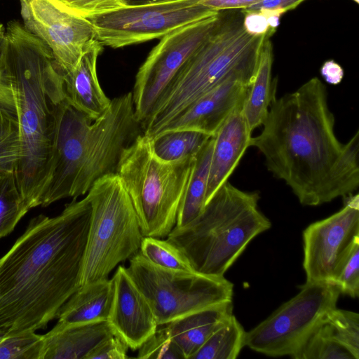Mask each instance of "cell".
<instances>
[{"label":"cell","mask_w":359,"mask_h":359,"mask_svg":"<svg viewBox=\"0 0 359 359\" xmlns=\"http://www.w3.org/2000/svg\"><path fill=\"white\" fill-rule=\"evenodd\" d=\"M245 332L233 314L212 332L191 359H235L245 346Z\"/></svg>","instance_id":"24"},{"label":"cell","mask_w":359,"mask_h":359,"mask_svg":"<svg viewBox=\"0 0 359 359\" xmlns=\"http://www.w3.org/2000/svg\"><path fill=\"white\" fill-rule=\"evenodd\" d=\"M23 26L50 49L63 74L72 71L96 39L93 24L60 0H20Z\"/></svg>","instance_id":"14"},{"label":"cell","mask_w":359,"mask_h":359,"mask_svg":"<svg viewBox=\"0 0 359 359\" xmlns=\"http://www.w3.org/2000/svg\"><path fill=\"white\" fill-rule=\"evenodd\" d=\"M112 297L111 279L81 285L61 308L57 322L83 324L107 321Z\"/></svg>","instance_id":"21"},{"label":"cell","mask_w":359,"mask_h":359,"mask_svg":"<svg viewBox=\"0 0 359 359\" xmlns=\"http://www.w3.org/2000/svg\"><path fill=\"white\" fill-rule=\"evenodd\" d=\"M102 50L103 45L95 39L88 46L76 67L63 74L67 101L93 121L102 116L111 104L97 74V58Z\"/></svg>","instance_id":"18"},{"label":"cell","mask_w":359,"mask_h":359,"mask_svg":"<svg viewBox=\"0 0 359 359\" xmlns=\"http://www.w3.org/2000/svg\"><path fill=\"white\" fill-rule=\"evenodd\" d=\"M238 107L224 122L213 137L205 204L228 181L248 147L252 131L242 111Z\"/></svg>","instance_id":"17"},{"label":"cell","mask_w":359,"mask_h":359,"mask_svg":"<svg viewBox=\"0 0 359 359\" xmlns=\"http://www.w3.org/2000/svg\"><path fill=\"white\" fill-rule=\"evenodd\" d=\"M320 74L327 83L337 85L343 79L344 69L337 62L331 60L323 65Z\"/></svg>","instance_id":"39"},{"label":"cell","mask_w":359,"mask_h":359,"mask_svg":"<svg viewBox=\"0 0 359 359\" xmlns=\"http://www.w3.org/2000/svg\"><path fill=\"white\" fill-rule=\"evenodd\" d=\"M126 343L114 334L101 341L89 354L88 359L128 358Z\"/></svg>","instance_id":"35"},{"label":"cell","mask_w":359,"mask_h":359,"mask_svg":"<svg viewBox=\"0 0 359 359\" xmlns=\"http://www.w3.org/2000/svg\"><path fill=\"white\" fill-rule=\"evenodd\" d=\"M233 315L232 301L195 311L164 325L185 359L192 356L212 332Z\"/></svg>","instance_id":"20"},{"label":"cell","mask_w":359,"mask_h":359,"mask_svg":"<svg viewBox=\"0 0 359 359\" xmlns=\"http://www.w3.org/2000/svg\"><path fill=\"white\" fill-rule=\"evenodd\" d=\"M219 12L200 0L123 5L87 19L103 46L118 48L161 39L172 30Z\"/></svg>","instance_id":"11"},{"label":"cell","mask_w":359,"mask_h":359,"mask_svg":"<svg viewBox=\"0 0 359 359\" xmlns=\"http://www.w3.org/2000/svg\"><path fill=\"white\" fill-rule=\"evenodd\" d=\"M273 62V46L270 38H267L260 48L255 74L242 107L252 131L264 123L272 97L276 93V81H271Z\"/></svg>","instance_id":"22"},{"label":"cell","mask_w":359,"mask_h":359,"mask_svg":"<svg viewBox=\"0 0 359 359\" xmlns=\"http://www.w3.org/2000/svg\"><path fill=\"white\" fill-rule=\"evenodd\" d=\"M4 32V28L3 25L0 23V42L3 34ZM0 104L5 106L15 111V103L12 91L6 81L3 73L0 67ZM16 113V112H15Z\"/></svg>","instance_id":"40"},{"label":"cell","mask_w":359,"mask_h":359,"mask_svg":"<svg viewBox=\"0 0 359 359\" xmlns=\"http://www.w3.org/2000/svg\"><path fill=\"white\" fill-rule=\"evenodd\" d=\"M359 242V195L344 198L343 208L309 225L303 232L306 282L334 283L339 270Z\"/></svg>","instance_id":"13"},{"label":"cell","mask_w":359,"mask_h":359,"mask_svg":"<svg viewBox=\"0 0 359 359\" xmlns=\"http://www.w3.org/2000/svg\"><path fill=\"white\" fill-rule=\"evenodd\" d=\"M87 196L91 212L80 286L108 279L118 264L140 251L144 237L131 200L116 173L97 180Z\"/></svg>","instance_id":"8"},{"label":"cell","mask_w":359,"mask_h":359,"mask_svg":"<svg viewBox=\"0 0 359 359\" xmlns=\"http://www.w3.org/2000/svg\"><path fill=\"white\" fill-rule=\"evenodd\" d=\"M175 0H123L124 5H137V4H144L151 3H159L171 1Z\"/></svg>","instance_id":"41"},{"label":"cell","mask_w":359,"mask_h":359,"mask_svg":"<svg viewBox=\"0 0 359 359\" xmlns=\"http://www.w3.org/2000/svg\"><path fill=\"white\" fill-rule=\"evenodd\" d=\"M113 334L107 321L83 324L57 322L43 335L39 359H88L101 341Z\"/></svg>","instance_id":"19"},{"label":"cell","mask_w":359,"mask_h":359,"mask_svg":"<svg viewBox=\"0 0 359 359\" xmlns=\"http://www.w3.org/2000/svg\"><path fill=\"white\" fill-rule=\"evenodd\" d=\"M194 159H160L151 139L143 133L123 151L116 174L131 200L143 236L166 238L176 226Z\"/></svg>","instance_id":"7"},{"label":"cell","mask_w":359,"mask_h":359,"mask_svg":"<svg viewBox=\"0 0 359 359\" xmlns=\"http://www.w3.org/2000/svg\"><path fill=\"white\" fill-rule=\"evenodd\" d=\"M220 15L221 11L177 28L151 49L137 72L131 93L135 116L141 125L163 90L214 29Z\"/></svg>","instance_id":"12"},{"label":"cell","mask_w":359,"mask_h":359,"mask_svg":"<svg viewBox=\"0 0 359 359\" xmlns=\"http://www.w3.org/2000/svg\"><path fill=\"white\" fill-rule=\"evenodd\" d=\"M259 194L244 191L228 181L183 226H175L166 239L187 257L196 272L224 276L257 236L271 226L260 211Z\"/></svg>","instance_id":"6"},{"label":"cell","mask_w":359,"mask_h":359,"mask_svg":"<svg viewBox=\"0 0 359 359\" xmlns=\"http://www.w3.org/2000/svg\"><path fill=\"white\" fill-rule=\"evenodd\" d=\"M241 9L221 11L214 29L183 65L142 123L151 139L183 109L210 89L238 74L253 78L260 48L273 34L254 35Z\"/></svg>","instance_id":"5"},{"label":"cell","mask_w":359,"mask_h":359,"mask_svg":"<svg viewBox=\"0 0 359 359\" xmlns=\"http://www.w3.org/2000/svg\"><path fill=\"white\" fill-rule=\"evenodd\" d=\"M252 80L238 74L227 78L172 118L156 136L180 130L213 136L229 116L243 105Z\"/></svg>","instance_id":"15"},{"label":"cell","mask_w":359,"mask_h":359,"mask_svg":"<svg viewBox=\"0 0 359 359\" xmlns=\"http://www.w3.org/2000/svg\"><path fill=\"white\" fill-rule=\"evenodd\" d=\"M213 142L212 136L194 156L188 184L177 215V226H183L195 218L205 205Z\"/></svg>","instance_id":"23"},{"label":"cell","mask_w":359,"mask_h":359,"mask_svg":"<svg viewBox=\"0 0 359 359\" xmlns=\"http://www.w3.org/2000/svg\"><path fill=\"white\" fill-rule=\"evenodd\" d=\"M128 260L127 271L148 300L158 325L232 301L233 285L224 276L161 268L140 252Z\"/></svg>","instance_id":"9"},{"label":"cell","mask_w":359,"mask_h":359,"mask_svg":"<svg viewBox=\"0 0 359 359\" xmlns=\"http://www.w3.org/2000/svg\"><path fill=\"white\" fill-rule=\"evenodd\" d=\"M243 14L244 27L250 34L254 35L273 34L276 32V29L270 26L269 15L255 12L243 13Z\"/></svg>","instance_id":"37"},{"label":"cell","mask_w":359,"mask_h":359,"mask_svg":"<svg viewBox=\"0 0 359 359\" xmlns=\"http://www.w3.org/2000/svg\"><path fill=\"white\" fill-rule=\"evenodd\" d=\"M111 279L113 297L107 322L114 335L122 339L129 348L137 350L156 330L158 325L155 315L126 267L119 265Z\"/></svg>","instance_id":"16"},{"label":"cell","mask_w":359,"mask_h":359,"mask_svg":"<svg viewBox=\"0 0 359 359\" xmlns=\"http://www.w3.org/2000/svg\"><path fill=\"white\" fill-rule=\"evenodd\" d=\"M0 67L19 124L16 182L32 209L40 206L50 180L57 108L66 98L63 73L48 46L17 20L8 23L1 37Z\"/></svg>","instance_id":"3"},{"label":"cell","mask_w":359,"mask_h":359,"mask_svg":"<svg viewBox=\"0 0 359 359\" xmlns=\"http://www.w3.org/2000/svg\"><path fill=\"white\" fill-rule=\"evenodd\" d=\"M325 321L337 339L359 359V314L336 307L329 311Z\"/></svg>","instance_id":"31"},{"label":"cell","mask_w":359,"mask_h":359,"mask_svg":"<svg viewBox=\"0 0 359 359\" xmlns=\"http://www.w3.org/2000/svg\"><path fill=\"white\" fill-rule=\"evenodd\" d=\"M72 13L88 18L123 6V0H60Z\"/></svg>","instance_id":"34"},{"label":"cell","mask_w":359,"mask_h":359,"mask_svg":"<svg viewBox=\"0 0 359 359\" xmlns=\"http://www.w3.org/2000/svg\"><path fill=\"white\" fill-rule=\"evenodd\" d=\"M20 153V131L16 113L0 104V173L15 172Z\"/></svg>","instance_id":"29"},{"label":"cell","mask_w":359,"mask_h":359,"mask_svg":"<svg viewBox=\"0 0 359 359\" xmlns=\"http://www.w3.org/2000/svg\"><path fill=\"white\" fill-rule=\"evenodd\" d=\"M305 0H262L248 8L241 9L243 13H262L281 16L298 6Z\"/></svg>","instance_id":"36"},{"label":"cell","mask_w":359,"mask_h":359,"mask_svg":"<svg viewBox=\"0 0 359 359\" xmlns=\"http://www.w3.org/2000/svg\"><path fill=\"white\" fill-rule=\"evenodd\" d=\"M90 212L86 195L39 215L0 257V330L36 332L57 318L80 287Z\"/></svg>","instance_id":"2"},{"label":"cell","mask_w":359,"mask_h":359,"mask_svg":"<svg viewBox=\"0 0 359 359\" xmlns=\"http://www.w3.org/2000/svg\"><path fill=\"white\" fill-rule=\"evenodd\" d=\"M142 133L131 93L111 100L108 110L93 121L65 98L57 108L52 173L40 206L77 198L116 173L123 151Z\"/></svg>","instance_id":"4"},{"label":"cell","mask_w":359,"mask_h":359,"mask_svg":"<svg viewBox=\"0 0 359 359\" xmlns=\"http://www.w3.org/2000/svg\"><path fill=\"white\" fill-rule=\"evenodd\" d=\"M13 171L0 173V239L10 234L29 210Z\"/></svg>","instance_id":"27"},{"label":"cell","mask_w":359,"mask_h":359,"mask_svg":"<svg viewBox=\"0 0 359 359\" xmlns=\"http://www.w3.org/2000/svg\"><path fill=\"white\" fill-rule=\"evenodd\" d=\"M262 126L250 147L302 205H320L358 188L359 132L346 143L339 140L327 88L318 77L280 97L274 93Z\"/></svg>","instance_id":"1"},{"label":"cell","mask_w":359,"mask_h":359,"mask_svg":"<svg viewBox=\"0 0 359 359\" xmlns=\"http://www.w3.org/2000/svg\"><path fill=\"white\" fill-rule=\"evenodd\" d=\"M334 284L340 292L356 298L359 295V242L355 243L341 264Z\"/></svg>","instance_id":"33"},{"label":"cell","mask_w":359,"mask_h":359,"mask_svg":"<svg viewBox=\"0 0 359 359\" xmlns=\"http://www.w3.org/2000/svg\"><path fill=\"white\" fill-rule=\"evenodd\" d=\"M211 137L194 130H172L151 139V144L158 158L171 162L195 156Z\"/></svg>","instance_id":"25"},{"label":"cell","mask_w":359,"mask_h":359,"mask_svg":"<svg viewBox=\"0 0 359 359\" xmlns=\"http://www.w3.org/2000/svg\"><path fill=\"white\" fill-rule=\"evenodd\" d=\"M139 252L156 266L173 271H195L185 255L167 239L144 236Z\"/></svg>","instance_id":"28"},{"label":"cell","mask_w":359,"mask_h":359,"mask_svg":"<svg viewBox=\"0 0 359 359\" xmlns=\"http://www.w3.org/2000/svg\"><path fill=\"white\" fill-rule=\"evenodd\" d=\"M355 3L358 4V0H353Z\"/></svg>","instance_id":"42"},{"label":"cell","mask_w":359,"mask_h":359,"mask_svg":"<svg viewBox=\"0 0 359 359\" xmlns=\"http://www.w3.org/2000/svg\"><path fill=\"white\" fill-rule=\"evenodd\" d=\"M42 338L36 332L10 334L0 330V359H39Z\"/></svg>","instance_id":"30"},{"label":"cell","mask_w":359,"mask_h":359,"mask_svg":"<svg viewBox=\"0 0 359 359\" xmlns=\"http://www.w3.org/2000/svg\"><path fill=\"white\" fill-rule=\"evenodd\" d=\"M137 358L143 359H185L164 325L139 347Z\"/></svg>","instance_id":"32"},{"label":"cell","mask_w":359,"mask_h":359,"mask_svg":"<svg viewBox=\"0 0 359 359\" xmlns=\"http://www.w3.org/2000/svg\"><path fill=\"white\" fill-rule=\"evenodd\" d=\"M297 294L245 332V346L271 357L292 356L337 307L341 294L330 282H306Z\"/></svg>","instance_id":"10"},{"label":"cell","mask_w":359,"mask_h":359,"mask_svg":"<svg viewBox=\"0 0 359 359\" xmlns=\"http://www.w3.org/2000/svg\"><path fill=\"white\" fill-rule=\"evenodd\" d=\"M294 359H355L334 337L325 320L306 338L291 356Z\"/></svg>","instance_id":"26"},{"label":"cell","mask_w":359,"mask_h":359,"mask_svg":"<svg viewBox=\"0 0 359 359\" xmlns=\"http://www.w3.org/2000/svg\"><path fill=\"white\" fill-rule=\"evenodd\" d=\"M262 0H200L201 4L215 11L243 9Z\"/></svg>","instance_id":"38"}]
</instances>
